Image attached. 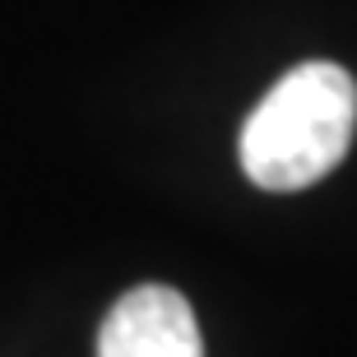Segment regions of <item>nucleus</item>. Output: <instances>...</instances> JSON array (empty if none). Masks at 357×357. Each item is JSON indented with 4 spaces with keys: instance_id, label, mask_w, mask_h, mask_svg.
<instances>
[{
    "instance_id": "1",
    "label": "nucleus",
    "mask_w": 357,
    "mask_h": 357,
    "mask_svg": "<svg viewBox=\"0 0 357 357\" xmlns=\"http://www.w3.org/2000/svg\"><path fill=\"white\" fill-rule=\"evenodd\" d=\"M357 130V84L334 61L288 70L241 126V172L260 190H302L344 162Z\"/></svg>"
},
{
    "instance_id": "2",
    "label": "nucleus",
    "mask_w": 357,
    "mask_h": 357,
    "mask_svg": "<svg viewBox=\"0 0 357 357\" xmlns=\"http://www.w3.org/2000/svg\"><path fill=\"white\" fill-rule=\"evenodd\" d=\"M98 357H204L195 311L167 283H139L107 311Z\"/></svg>"
}]
</instances>
